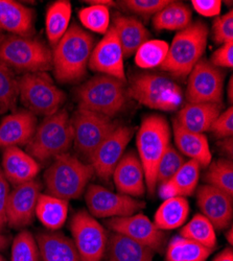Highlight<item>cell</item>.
Segmentation results:
<instances>
[{"label": "cell", "mask_w": 233, "mask_h": 261, "mask_svg": "<svg viewBox=\"0 0 233 261\" xmlns=\"http://www.w3.org/2000/svg\"><path fill=\"white\" fill-rule=\"evenodd\" d=\"M94 38L77 24L69 27L51 53L53 69L60 83H75L87 72Z\"/></svg>", "instance_id": "6da1fadb"}, {"label": "cell", "mask_w": 233, "mask_h": 261, "mask_svg": "<svg viewBox=\"0 0 233 261\" xmlns=\"http://www.w3.org/2000/svg\"><path fill=\"white\" fill-rule=\"evenodd\" d=\"M137 155L142 164L146 189L153 194L157 187L156 175L164 151L171 144V127L160 115H149L142 119L136 136Z\"/></svg>", "instance_id": "7a4b0ae2"}, {"label": "cell", "mask_w": 233, "mask_h": 261, "mask_svg": "<svg viewBox=\"0 0 233 261\" xmlns=\"http://www.w3.org/2000/svg\"><path fill=\"white\" fill-rule=\"evenodd\" d=\"M208 28L201 21L192 22L178 32L168 47L165 61L159 67L175 77H186L202 60L205 53Z\"/></svg>", "instance_id": "3957f363"}, {"label": "cell", "mask_w": 233, "mask_h": 261, "mask_svg": "<svg viewBox=\"0 0 233 261\" xmlns=\"http://www.w3.org/2000/svg\"><path fill=\"white\" fill-rule=\"evenodd\" d=\"M94 175L90 163L66 153L55 158L44 173L48 194L69 201L79 199Z\"/></svg>", "instance_id": "277c9868"}, {"label": "cell", "mask_w": 233, "mask_h": 261, "mask_svg": "<svg viewBox=\"0 0 233 261\" xmlns=\"http://www.w3.org/2000/svg\"><path fill=\"white\" fill-rule=\"evenodd\" d=\"M126 90L129 97L157 111H176L183 102L181 87L173 79L162 73L136 74L131 79Z\"/></svg>", "instance_id": "5b68a950"}, {"label": "cell", "mask_w": 233, "mask_h": 261, "mask_svg": "<svg viewBox=\"0 0 233 261\" xmlns=\"http://www.w3.org/2000/svg\"><path fill=\"white\" fill-rule=\"evenodd\" d=\"M73 143V129L65 110L44 118L27 145V153L37 161H47L66 154Z\"/></svg>", "instance_id": "8992f818"}, {"label": "cell", "mask_w": 233, "mask_h": 261, "mask_svg": "<svg viewBox=\"0 0 233 261\" xmlns=\"http://www.w3.org/2000/svg\"><path fill=\"white\" fill-rule=\"evenodd\" d=\"M79 108L112 118L117 115L128 98L126 83L110 75L97 74L76 90Z\"/></svg>", "instance_id": "52a82bcc"}, {"label": "cell", "mask_w": 233, "mask_h": 261, "mask_svg": "<svg viewBox=\"0 0 233 261\" xmlns=\"http://www.w3.org/2000/svg\"><path fill=\"white\" fill-rule=\"evenodd\" d=\"M51 55L43 42L29 36L13 35L0 43V61L25 73L50 70Z\"/></svg>", "instance_id": "ba28073f"}, {"label": "cell", "mask_w": 233, "mask_h": 261, "mask_svg": "<svg viewBox=\"0 0 233 261\" xmlns=\"http://www.w3.org/2000/svg\"><path fill=\"white\" fill-rule=\"evenodd\" d=\"M18 89L27 110L44 117L60 111L66 98L46 72L24 73L18 80Z\"/></svg>", "instance_id": "9c48e42d"}, {"label": "cell", "mask_w": 233, "mask_h": 261, "mask_svg": "<svg viewBox=\"0 0 233 261\" xmlns=\"http://www.w3.org/2000/svg\"><path fill=\"white\" fill-rule=\"evenodd\" d=\"M70 121L75 149L88 161L117 126L112 118L82 108L76 109Z\"/></svg>", "instance_id": "30bf717a"}, {"label": "cell", "mask_w": 233, "mask_h": 261, "mask_svg": "<svg viewBox=\"0 0 233 261\" xmlns=\"http://www.w3.org/2000/svg\"><path fill=\"white\" fill-rule=\"evenodd\" d=\"M70 231L81 261H101L107 249L108 236L89 212H76L70 222Z\"/></svg>", "instance_id": "8fae6325"}, {"label": "cell", "mask_w": 233, "mask_h": 261, "mask_svg": "<svg viewBox=\"0 0 233 261\" xmlns=\"http://www.w3.org/2000/svg\"><path fill=\"white\" fill-rule=\"evenodd\" d=\"M224 71L207 60H200L188 74L185 96L188 102L222 103Z\"/></svg>", "instance_id": "7c38bea8"}, {"label": "cell", "mask_w": 233, "mask_h": 261, "mask_svg": "<svg viewBox=\"0 0 233 261\" xmlns=\"http://www.w3.org/2000/svg\"><path fill=\"white\" fill-rule=\"evenodd\" d=\"M88 210L95 217H123L136 214L144 203L119 192H113L100 185H90L85 193Z\"/></svg>", "instance_id": "4fadbf2b"}, {"label": "cell", "mask_w": 233, "mask_h": 261, "mask_svg": "<svg viewBox=\"0 0 233 261\" xmlns=\"http://www.w3.org/2000/svg\"><path fill=\"white\" fill-rule=\"evenodd\" d=\"M133 135V127L117 125L94 151L89 162L94 173L100 179L108 181L112 177L113 170L124 155L126 145L131 141Z\"/></svg>", "instance_id": "5bb4252c"}, {"label": "cell", "mask_w": 233, "mask_h": 261, "mask_svg": "<svg viewBox=\"0 0 233 261\" xmlns=\"http://www.w3.org/2000/svg\"><path fill=\"white\" fill-rule=\"evenodd\" d=\"M123 58L124 56L116 32L110 25L108 32L94 46L88 67L99 74L110 75L126 83Z\"/></svg>", "instance_id": "9a60e30c"}, {"label": "cell", "mask_w": 233, "mask_h": 261, "mask_svg": "<svg viewBox=\"0 0 233 261\" xmlns=\"http://www.w3.org/2000/svg\"><path fill=\"white\" fill-rule=\"evenodd\" d=\"M107 225L113 232L129 237L153 251H160L164 246L165 236L163 232L142 213L113 217L107 222Z\"/></svg>", "instance_id": "2e32d148"}, {"label": "cell", "mask_w": 233, "mask_h": 261, "mask_svg": "<svg viewBox=\"0 0 233 261\" xmlns=\"http://www.w3.org/2000/svg\"><path fill=\"white\" fill-rule=\"evenodd\" d=\"M40 190V183L33 180L17 185L10 191L7 208V221L10 227L20 229L33 222Z\"/></svg>", "instance_id": "e0dca14e"}, {"label": "cell", "mask_w": 233, "mask_h": 261, "mask_svg": "<svg viewBox=\"0 0 233 261\" xmlns=\"http://www.w3.org/2000/svg\"><path fill=\"white\" fill-rule=\"evenodd\" d=\"M197 203L203 214L214 227L224 230L233 217V198L225 191L211 185H202L197 192Z\"/></svg>", "instance_id": "ac0fdd59"}, {"label": "cell", "mask_w": 233, "mask_h": 261, "mask_svg": "<svg viewBox=\"0 0 233 261\" xmlns=\"http://www.w3.org/2000/svg\"><path fill=\"white\" fill-rule=\"evenodd\" d=\"M112 177L119 193L132 198L143 197L145 193L144 170L138 155L134 151H128L121 157L113 170Z\"/></svg>", "instance_id": "d6986e66"}, {"label": "cell", "mask_w": 233, "mask_h": 261, "mask_svg": "<svg viewBox=\"0 0 233 261\" xmlns=\"http://www.w3.org/2000/svg\"><path fill=\"white\" fill-rule=\"evenodd\" d=\"M38 126L37 117L28 110L16 111L0 122V148L28 145Z\"/></svg>", "instance_id": "ffe728a7"}, {"label": "cell", "mask_w": 233, "mask_h": 261, "mask_svg": "<svg viewBox=\"0 0 233 261\" xmlns=\"http://www.w3.org/2000/svg\"><path fill=\"white\" fill-rule=\"evenodd\" d=\"M2 165L6 179L15 186L35 180L41 169L36 159L17 146L4 149Z\"/></svg>", "instance_id": "44dd1931"}, {"label": "cell", "mask_w": 233, "mask_h": 261, "mask_svg": "<svg viewBox=\"0 0 233 261\" xmlns=\"http://www.w3.org/2000/svg\"><path fill=\"white\" fill-rule=\"evenodd\" d=\"M222 113V103L188 102L178 112L176 121L190 132L204 134Z\"/></svg>", "instance_id": "7402d4cb"}, {"label": "cell", "mask_w": 233, "mask_h": 261, "mask_svg": "<svg viewBox=\"0 0 233 261\" xmlns=\"http://www.w3.org/2000/svg\"><path fill=\"white\" fill-rule=\"evenodd\" d=\"M173 134L177 149L184 157L198 162L203 167H207L210 164L213 155L205 134L190 132L182 127L176 120L173 122Z\"/></svg>", "instance_id": "603a6c76"}, {"label": "cell", "mask_w": 233, "mask_h": 261, "mask_svg": "<svg viewBox=\"0 0 233 261\" xmlns=\"http://www.w3.org/2000/svg\"><path fill=\"white\" fill-rule=\"evenodd\" d=\"M200 168L201 166L198 162L194 160L186 161L173 178L159 185L160 197L166 200L174 197L186 198L192 195L199 183Z\"/></svg>", "instance_id": "cb8c5ba5"}, {"label": "cell", "mask_w": 233, "mask_h": 261, "mask_svg": "<svg viewBox=\"0 0 233 261\" xmlns=\"http://www.w3.org/2000/svg\"><path fill=\"white\" fill-rule=\"evenodd\" d=\"M33 25V10L14 0H0V30L16 36H29Z\"/></svg>", "instance_id": "d4e9b609"}, {"label": "cell", "mask_w": 233, "mask_h": 261, "mask_svg": "<svg viewBox=\"0 0 233 261\" xmlns=\"http://www.w3.org/2000/svg\"><path fill=\"white\" fill-rule=\"evenodd\" d=\"M124 57H131L144 42L150 40V32L140 20L131 16H116L113 25Z\"/></svg>", "instance_id": "484cf974"}, {"label": "cell", "mask_w": 233, "mask_h": 261, "mask_svg": "<svg viewBox=\"0 0 233 261\" xmlns=\"http://www.w3.org/2000/svg\"><path fill=\"white\" fill-rule=\"evenodd\" d=\"M37 243L42 261H81L72 239L61 233H42Z\"/></svg>", "instance_id": "4316f807"}, {"label": "cell", "mask_w": 233, "mask_h": 261, "mask_svg": "<svg viewBox=\"0 0 233 261\" xmlns=\"http://www.w3.org/2000/svg\"><path fill=\"white\" fill-rule=\"evenodd\" d=\"M106 252L110 261H153L155 251L122 234L113 232L108 238Z\"/></svg>", "instance_id": "83f0119b"}, {"label": "cell", "mask_w": 233, "mask_h": 261, "mask_svg": "<svg viewBox=\"0 0 233 261\" xmlns=\"http://www.w3.org/2000/svg\"><path fill=\"white\" fill-rule=\"evenodd\" d=\"M35 215L40 223L49 230H58L67 220L68 202L50 194H40Z\"/></svg>", "instance_id": "f1b7e54d"}, {"label": "cell", "mask_w": 233, "mask_h": 261, "mask_svg": "<svg viewBox=\"0 0 233 261\" xmlns=\"http://www.w3.org/2000/svg\"><path fill=\"white\" fill-rule=\"evenodd\" d=\"M189 214L186 198L174 197L164 200L155 213L154 224L161 231L175 230L184 225Z\"/></svg>", "instance_id": "f546056e"}, {"label": "cell", "mask_w": 233, "mask_h": 261, "mask_svg": "<svg viewBox=\"0 0 233 261\" xmlns=\"http://www.w3.org/2000/svg\"><path fill=\"white\" fill-rule=\"evenodd\" d=\"M72 7L68 0H58L49 6L45 17V29L48 41L56 46L69 29Z\"/></svg>", "instance_id": "4dcf8cb0"}, {"label": "cell", "mask_w": 233, "mask_h": 261, "mask_svg": "<svg viewBox=\"0 0 233 261\" xmlns=\"http://www.w3.org/2000/svg\"><path fill=\"white\" fill-rule=\"evenodd\" d=\"M193 12L185 4L171 2L153 17L157 31H182L192 23Z\"/></svg>", "instance_id": "1f68e13d"}, {"label": "cell", "mask_w": 233, "mask_h": 261, "mask_svg": "<svg viewBox=\"0 0 233 261\" xmlns=\"http://www.w3.org/2000/svg\"><path fill=\"white\" fill-rule=\"evenodd\" d=\"M181 237L196 242L213 251L217 246L216 228L209 220L199 213L196 214L180 231Z\"/></svg>", "instance_id": "d6a6232c"}, {"label": "cell", "mask_w": 233, "mask_h": 261, "mask_svg": "<svg viewBox=\"0 0 233 261\" xmlns=\"http://www.w3.org/2000/svg\"><path fill=\"white\" fill-rule=\"evenodd\" d=\"M211 250L184 237H176L166 250V261H206Z\"/></svg>", "instance_id": "836d02e7"}, {"label": "cell", "mask_w": 233, "mask_h": 261, "mask_svg": "<svg viewBox=\"0 0 233 261\" xmlns=\"http://www.w3.org/2000/svg\"><path fill=\"white\" fill-rule=\"evenodd\" d=\"M168 47L163 40H147L136 50L135 64L141 69L158 68L166 59Z\"/></svg>", "instance_id": "e575fe53"}, {"label": "cell", "mask_w": 233, "mask_h": 261, "mask_svg": "<svg viewBox=\"0 0 233 261\" xmlns=\"http://www.w3.org/2000/svg\"><path fill=\"white\" fill-rule=\"evenodd\" d=\"M205 175L208 185L219 188L233 198V163L228 159L210 162Z\"/></svg>", "instance_id": "d590c367"}, {"label": "cell", "mask_w": 233, "mask_h": 261, "mask_svg": "<svg viewBox=\"0 0 233 261\" xmlns=\"http://www.w3.org/2000/svg\"><path fill=\"white\" fill-rule=\"evenodd\" d=\"M18 97V80L8 65L0 61V113L14 109Z\"/></svg>", "instance_id": "8d00e7d4"}, {"label": "cell", "mask_w": 233, "mask_h": 261, "mask_svg": "<svg viewBox=\"0 0 233 261\" xmlns=\"http://www.w3.org/2000/svg\"><path fill=\"white\" fill-rule=\"evenodd\" d=\"M79 19L84 28L96 34L105 35L110 28L109 8L90 5L79 12Z\"/></svg>", "instance_id": "74e56055"}, {"label": "cell", "mask_w": 233, "mask_h": 261, "mask_svg": "<svg viewBox=\"0 0 233 261\" xmlns=\"http://www.w3.org/2000/svg\"><path fill=\"white\" fill-rule=\"evenodd\" d=\"M11 253V261H40L37 239L27 230L15 237Z\"/></svg>", "instance_id": "f35d334b"}, {"label": "cell", "mask_w": 233, "mask_h": 261, "mask_svg": "<svg viewBox=\"0 0 233 261\" xmlns=\"http://www.w3.org/2000/svg\"><path fill=\"white\" fill-rule=\"evenodd\" d=\"M185 162L186 161L184 156L175 146L169 144L166 150L164 151L157 168V186L165 183L166 181L173 178L175 176V173L183 166Z\"/></svg>", "instance_id": "ab89813d"}, {"label": "cell", "mask_w": 233, "mask_h": 261, "mask_svg": "<svg viewBox=\"0 0 233 261\" xmlns=\"http://www.w3.org/2000/svg\"><path fill=\"white\" fill-rule=\"evenodd\" d=\"M169 3V0H124L119 4L134 14L143 17H154Z\"/></svg>", "instance_id": "60d3db41"}, {"label": "cell", "mask_w": 233, "mask_h": 261, "mask_svg": "<svg viewBox=\"0 0 233 261\" xmlns=\"http://www.w3.org/2000/svg\"><path fill=\"white\" fill-rule=\"evenodd\" d=\"M213 39L219 45L233 43V12L217 17L213 24Z\"/></svg>", "instance_id": "b9f144b4"}, {"label": "cell", "mask_w": 233, "mask_h": 261, "mask_svg": "<svg viewBox=\"0 0 233 261\" xmlns=\"http://www.w3.org/2000/svg\"><path fill=\"white\" fill-rule=\"evenodd\" d=\"M210 132L217 138H227L233 135V108L230 106L227 110L222 112L210 126Z\"/></svg>", "instance_id": "7bdbcfd3"}, {"label": "cell", "mask_w": 233, "mask_h": 261, "mask_svg": "<svg viewBox=\"0 0 233 261\" xmlns=\"http://www.w3.org/2000/svg\"><path fill=\"white\" fill-rule=\"evenodd\" d=\"M209 62L221 69H231L233 67V43L221 45L211 56Z\"/></svg>", "instance_id": "ee69618b"}, {"label": "cell", "mask_w": 233, "mask_h": 261, "mask_svg": "<svg viewBox=\"0 0 233 261\" xmlns=\"http://www.w3.org/2000/svg\"><path fill=\"white\" fill-rule=\"evenodd\" d=\"M10 191L9 182L4 175L2 167H0V233L5 230L6 226L8 225L7 208Z\"/></svg>", "instance_id": "f6af8a7d"}, {"label": "cell", "mask_w": 233, "mask_h": 261, "mask_svg": "<svg viewBox=\"0 0 233 261\" xmlns=\"http://www.w3.org/2000/svg\"><path fill=\"white\" fill-rule=\"evenodd\" d=\"M192 6L194 10L204 17L219 16L222 9L220 0H193Z\"/></svg>", "instance_id": "bcb514c9"}, {"label": "cell", "mask_w": 233, "mask_h": 261, "mask_svg": "<svg viewBox=\"0 0 233 261\" xmlns=\"http://www.w3.org/2000/svg\"><path fill=\"white\" fill-rule=\"evenodd\" d=\"M213 261H233V251L231 248L224 249Z\"/></svg>", "instance_id": "7dc6e473"}, {"label": "cell", "mask_w": 233, "mask_h": 261, "mask_svg": "<svg viewBox=\"0 0 233 261\" xmlns=\"http://www.w3.org/2000/svg\"><path fill=\"white\" fill-rule=\"evenodd\" d=\"M221 147L225 151L226 154L232 156V151H233V146H232V137H227L224 138L223 141L221 142Z\"/></svg>", "instance_id": "c3c4849f"}, {"label": "cell", "mask_w": 233, "mask_h": 261, "mask_svg": "<svg viewBox=\"0 0 233 261\" xmlns=\"http://www.w3.org/2000/svg\"><path fill=\"white\" fill-rule=\"evenodd\" d=\"M87 4L90 5H96V6H102V7H114L115 3L112 2V0H89V2H86Z\"/></svg>", "instance_id": "681fc988"}, {"label": "cell", "mask_w": 233, "mask_h": 261, "mask_svg": "<svg viewBox=\"0 0 233 261\" xmlns=\"http://www.w3.org/2000/svg\"><path fill=\"white\" fill-rule=\"evenodd\" d=\"M227 95H228L230 103H232V101H233V79H232V76L230 77L229 84L227 87Z\"/></svg>", "instance_id": "f907efd6"}, {"label": "cell", "mask_w": 233, "mask_h": 261, "mask_svg": "<svg viewBox=\"0 0 233 261\" xmlns=\"http://www.w3.org/2000/svg\"><path fill=\"white\" fill-rule=\"evenodd\" d=\"M9 245V239L6 235L0 233V251L5 250Z\"/></svg>", "instance_id": "816d5d0a"}, {"label": "cell", "mask_w": 233, "mask_h": 261, "mask_svg": "<svg viewBox=\"0 0 233 261\" xmlns=\"http://www.w3.org/2000/svg\"><path fill=\"white\" fill-rule=\"evenodd\" d=\"M232 236H233V230H232V228L230 227L228 233H226V238H227V241H228L229 245H232V243H233V237H232Z\"/></svg>", "instance_id": "f5cc1de1"}, {"label": "cell", "mask_w": 233, "mask_h": 261, "mask_svg": "<svg viewBox=\"0 0 233 261\" xmlns=\"http://www.w3.org/2000/svg\"><path fill=\"white\" fill-rule=\"evenodd\" d=\"M0 261H7V260L5 259V257H4L2 254H0Z\"/></svg>", "instance_id": "db71d44e"}, {"label": "cell", "mask_w": 233, "mask_h": 261, "mask_svg": "<svg viewBox=\"0 0 233 261\" xmlns=\"http://www.w3.org/2000/svg\"><path fill=\"white\" fill-rule=\"evenodd\" d=\"M0 38H2V30H0Z\"/></svg>", "instance_id": "11a10c76"}]
</instances>
